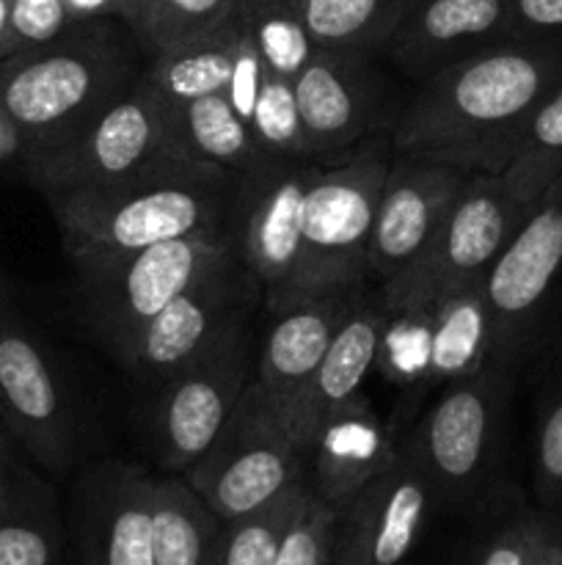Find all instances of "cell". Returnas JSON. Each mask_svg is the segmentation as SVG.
Wrapping results in <instances>:
<instances>
[{"instance_id":"obj_1","label":"cell","mask_w":562,"mask_h":565,"mask_svg":"<svg viewBox=\"0 0 562 565\" xmlns=\"http://www.w3.org/2000/svg\"><path fill=\"white\" fill-rule=\"evenodd\" d=\"M562 83V39H507L444 66L391 127V149L499 177L538 105Z\"/></svg>"},{"instance_id":"obj_2","label":"cell","mask_w":562,"mask_h":565,"mask_svg":"<svg viewBox=\"0 0 562 565\" xmlns=\"http://www.w3.org/2000/svg\"><path fill=\"white\" fill-rule=\"evenodd\" d=\"M246 177L191 158H165L105 188L50 196L72 265L176 237L240 226Z\"/></svg>"},{"instance_id":"obj_3","label":"cell","mask_w":562,"mask_h":565,"mask_svg":"<svg viewBox=\"0 0 562 565\" xmlns=\"http://www.w3.org/2000/svg\"><path fill=\"white\" fill-rule=\"evenodd\" d=\"M141 72L116 28L77 22L64 36L0 61V119L28 160L80 130L130 92Z\"/></svg>"},{"instance_id":"obj_4","label":"cell","mask_w":562,"mask_h":565,"mask_svg":"<svg viewBox=\"0 0 562 565\" xmlns=\"http://www.w3.org/2000/svg\"><path fill=\"white\" fill-rule=\"evenodd\" d=\"M237 252H242L240 226H231L72 265L83 318L121 362L182 290Z\"/></svg>"},{"instance_id":"obj_5","label":"cell","mask_w":562,"mask_h":565,"mask_svg":"<svg viewBox=\"0 0 562 565\" xmlns=\"http://www.w3.org/2000/svg\"><path fill=\"white\" fill-rule=\"evenodd\" d=\"M395 160L389 136H372L323 160L303 215V259L295 303L369 279V235L386 174Z\"/></svg>"},{"instance_id":"obj_6","label":"cell","mask_w":562,"mask_h":565,"mask_svg":"<svg viewBox=\"0 0 562 565\" xmlns=\"http://www.w3.org/2000/svg\"><path fill=\"white\" fill-rule=\"evenodd\" d=\"M527 210L529 204L518 202L501 177L468 174L428 248L402 274L380 285L386 309H430L485 281L490 265L516 235Z\"/></svg>"},{"instance_id":"obj_7","label":"cell","mask_w":562,"mask_h":565,"mask_svg":"<svg viewBox=\"0 0 562 565\" xmlns=\"http://www.w3.org/2000/svg\"><path fill=\"white\" fill-rule=\"evenodd\" d=\"M165 158H182L174 121L141 72L130 92L99 110L80 130L28 158L25 171L50 199L116 185Z\"/></svg>"},{"instance_id":"obj_8","label":"cell","mask_w":562,"mask_h":565,"mask_svg":"<svg viewBox=\"0 0 562 565\" xmlns=\"http://www.w3.org/2000/svg\"><path fill=\"white\" fill-rule=\"evenodd\" d=\"M303 472L301 445L251 381L213 447L182 478L226 524L303 483Z\"/></svg>"},{"instance_id":"obj_9","label":"cell","mask_w":562,"mask_h":565,"mask_svg":"<svg viewBox=\"0 0 562 565\" xmlns=\"http://www.w3.org/2000/svg\"><path fill=\"white\" fill-rule=\"evenodd\" d=\"M251 340L246 320L231 326L209 351L163 381L152 434L160 463L187 472L213 447L251 384Z\"/></svg>"},{"instance_id":"obj_10","label":"cell","mask_w":562,"mask_h":565,"mask_svg":"<svg viewBox=\"0 0 562 565\" xmlns=\"http://www.w3.org/2000/svg\"><path fill=\"white\" fill-rule=\"evenodd\" d=\"M510 395V367L488 362L446 381L413 434L411 452L435 491L466 494L488 469Z\"/></svg>"},{"instance_id":"obj_11","label":"cell","mask_w":562,"mask_h":565,"mask_svg":"<svg viewBox=\"0 0 562 565\" xmlns=\"http://www.w3.org/2000/svg\"><path fill=\"white\" fill-rule=\"evenodd\" d=\"M562 276V177L523 215L483 281L490 312V362L510 367Z\"/></svg>"},{"instance_id":"obj_12","label":"cell","mask_w":562,"mask_h":565,"mask_svg":"<svg viewBox=\"0 0 562 565\" xmlns=\"http://www.w3.org/2000/svg\"><path fill=\"white\" fill-rule=\"evenodd\" d=\"M0 425L33 463L64 475L75 458L69 397L47 348L0 290Z\"/></svg>"},{"instance_id":"obj_13","label":"cell","mask_w":562,"mask_h":565,"mask_svg":"<svg viewBox=\"0 0 562 565\" xmlns=\"http://www.w3.org/2000/svg\"><path fill=\"white\" fill-rule=\"evenodd\" d=\"M262 287L248 270L242 252L198 276L147 329L138 334L121 364L138 379L165 381L215 345L231 326L246 320Z\"/></svg>"},{"instance_id":"obj_14","label":"cell","mask_w":562,"mask_h":565,"mask_svg":"<svg viewBox=\"0 0 562 565\" xmlns=\"http://www.w3.org/2000/svg\"><path fill=\"white\" fill-rule=\"evenodd\" d=\"M323 160L273 158L246 177L240 248L270 312L295 303L306 199Z\"/></svg>"},{"instance_id":"obj_15","label":"cell","mask_w":562,"mask_h":565,"mask_svg":"<svg viewBox=\"0 0 562 565\" xmlns=\"http://www.w3.org/2000/svg\"><path fill=\"white\" fill-rule=\"evenodd\" d=\"M367 58L317 47L292 81L312 158H339L380 136L375 127L386 114V88Z\"/></svg>"},{"instance_id":"obj_16","label":"cell","mask_w":562,"mask_h":565,"mask_svg":"<svg viewBox=\"0 0 562 565\" xmlns=\"http://www.w3.org/2000/svg\"><path fill=\"white\" fill-rule=\"evenodd\" d=\"M466 177L452 166L395 152L369 235V276L386 285L428 248Z\"/></svg>"},{"instance_id":"obj_17","label":"cell","mask_w":562,"mask_h":565,"mask_svg":"<svg viewBox=\"0 0 562 565\" xmlns=\"http://www.w3.org/2000/svg\"><path fill=\"white\" fill-rule=\"evenodd\" d=\"M433 483L408 450L339 508L336 550L361 565H402L422 535Z\"/></svg>"},{"instance_id":"obj_18","label":"cell","mask_w":562,"mask_h":565,"mask_svg":"<svg viewBox=\"0 0 562 565\" xmlns=\"http://www.w3.org/2000/svg\"><path fill=\"white\" fill-rule=\"evenodd\" d=\"M154 478L125 461L99 463L77 486V565H154Z\"/></svg>"},{"instance_id":"obj_19","label":"cell","mask_w":562,"mask_h":565,"mask_svg":"<svg viewBox=\"0 0 562 565\" xmlns=\"http://www.w3.org/2000/svg\"><path fill=\"white\" fill-rule=\"evenodd\" d=\"M361 290L364 285L342 287V290L323 292V296L306 298V301L290 303L273 312V323L259 348L253 384L270 403V408L279 414L287 430L331 340L347 312L356 307Z\"/></svg>"},{"instance_id":"obj_20","label":"cell","mask_w":562,"mask_h":565,"mask_svg":"<svg viewBox=\"0 0 562 565\" xmlns=\"http://www.w3.org/2000/svg\"><path fill=\"white\" fill-rule=\"evenodd\" d=\"M512 39L510 0H419L383 53L406 75L428 81L444 66Z\"/></svg>"},{"instance_id":"obj_21","label":"cell","mask_w":562,"mask_h":565,"mask_svg":"<svg viewBox=\"0 0 562 565\" xmlns=\"http://www.w3.org/2000/svg\"><path fill=\"white\" fill-rule=\"evenodd\" d=\"M397 450L400 447H395L391 434L361 392L320 417L309 434L303 458L312 483L306 486L317 500L339 511L364 483L389 467Z\"/></svg>"},{"instance_id":"obj_22","label":"cell","mask_w":562,"mask_h":565,"mask_svg":"<svg viewBox=\"0 0 562 565\" xmlns=\"http://www.w3.org/2000/svg\"><path fill=\"white\" fill-rule=\"evenodd\" d=\"M389 315L380 292L367 296V290H361L356 307L342 320L306 395L290 419V436L301 445V450L320 417L361 395L364 381L380 359Z\"/></svg>"},{"instance_id":"obj_23","label":"cell","mask_w":562,"mask_h":565,"mask_svg":"<svg viewBox=\"0 0 562 565\" xmlns=\"http://www.w3.org/2000/svg\"><path fill=\"white\" fill-rule=\"evenodd\" d=\"M419 312L424 315L428 331L413 381L446 384L490 362V312L483 281Z\"/></svg>"},{"instance_id":"obj_24","label":"cell","mask_w":562,"mask_h":565,"mask_svg":"<svg viewBox=\"0 0 562 565\" xmlns=\"http://www.w3.org/2000/svg\"><path fill=\"white\" fill-rule=\"evenodd\" d=\"M61 546L64 533L53 489L14 461L0 505V565H58Z\"/></svg>"},{"instance_id":"obj_25","label":"cell","mask_w":562,"mask_h":565,"mask_svg":"<svg viewBox=\"0 0 562 565\" xmlns=\"http://www.w3.org/2000/svg\"><path fill=\"white\" fill-rule=\"evenodd\" d=\"M237 36H240V14L215 33L149 58L143 81L158 94L169 114L193 99L226 92L235 72Z\"/></svg>"},{"instance_id":"obj_26","label":"cell","mask_w":562,"mask_h":565,"mask_svg":"<svg viewBox=\"0 0 562 565\" xmlns=\"http://www.w3.org/2000/svg\"><path fill=\"white\" fill-rule=\"evenodd\" d=\"M224 522L185 478L154 480L152 561L154 565H218Z\"/></svg>"},{"instance_id":"obj_27","label":"cell","mask_w":562,"mask_h":565,"mask_svg":"<svg viewBox=\"0 0 562 565\" xmlns=\"http://www.w3.org/2000/svg\"><path fill=\"white\" fill-rule=\"evenodd\" d=\"M171 121L182 158L224 166L242 177L273 160L264 154L253 130L242 121L224 92L182 105L171 114Z\"/></svg>"},{"instance_id":"obj_28","label":"cell","mask_w":562,"mask_h":565,"mask_svg":"<svg viewBox=\"0 0 562 565\" xmlns=\"http://www.w3.org/2000/svg\"><path fill=\"white\" fill-rule=\"evenodd\" d=\"M419 0H295L314 47L336 53H383Z\"/></svg>"},{"instance_id":"obj_29","label":"cell","mask_w":562,"mask_h":565,"mask_svg":"<svg viewBox=\"0 0 562 565\" xmlns=\"http://www.w3.org/2000/svg\"><path fill=\"white\" fill-rule=\"evenodd\" d=\"M240 14V0H125L119 20L149 55L169 53L215 33Z\"/></svg>"},{"instance_id":"obj_30","label":"cell","mask_w":562,"mask_h":565,"mask_svg":"<svg viewBox=\"0 0 562 565\" xmlns=\"http://www.w3.org/2000/svg\"><path fill=\"white\" fill-rule=\"evenodd\" d=\"M499 177L521 204H532L562 177V83L538 105Z\"/></svg>"},{"instance_id":"obj_31","label":"cell","mask_w":562,"mask_h":565,"mask_svg":"<svg viewBox=\"0 0 562 565\" xmlns=\"http://www.w3.org/2000/svg\"><path fill=\"white\" fill-rule=\"evenodd\" d=\"M312 497V489L303 480L259 511L226 522L220 530L218 565H275L287 533Z\"/></svg>"},{"instance_id":"obj_32","label":"cell","mask_w":562,"mask_h":565,"mask_svg":"<svg viewBox=\"0 0 562 565\" xmlns=\"http://www.w3.org/2000/svg\"><path fill=\"white\" fill-rule=\"evenodd\" d=\"M240 14L257 42L264 66L287 81H295L301 66L317 50L298 14L295 0H264L257 6H242Z\"/></svg>"},{"instance_id":"obj_33","label":"cell","mask_w":562,"mask_h":565,"mask_svg":"<svg viewBox=\"0 0 562 565\" xmlns=\"http://www.w3.org/2000/svg\"><path fill=\"white\" fill-rule=\"evenodd\" d=\"M251 130L268 158H312L292 81L275 75L268 66L262 72V86L253 103Z\"/></svg>"},{"instance_id":"obj_34","label":"cell","mask_w":562,"mask_h":565,"mask_svg":"<svg viewBox=\"0 0 562 565\" xmlns=\"http://www.w3.org/2000/svg\"><path fill=\"white\" fill-rule=\"evenodd\" d=\"M339 511L312 497L287 533L275 565H334Z\"/></svg>"},{"instance_id":"obj_35","label":"cell","mask_w":562,"mask_h":565,"mask_svg":"<svg viewBox=\"0 0 562 565\" xmlns=\"http://www.w3.org/2000/svg\"><path fill=\"white\" fill-rule=\"evenodd\" d=\"M534 472L545 500H562V373L551 384L538 417L534 434Z\"/></svg>"},{"instance_id":"obj_36","label":"cell","mask_w":562,"mask_h":565,"mask_svg":"<svg viewBox=\"0 0 562 565\" xmlns=\"http://www.w3.org/2000/svg\"><path fill=\"white\" fill-rule=\"evenodd\" d=\"M72 25L77 22L72 20L64 0H9L11 55L20 50L42 47L64 36Z\"/></svg>"},{"instance_id":"obj_37","label":"cell","mask_w":562,"mask_h":565,"mask_svg":"<svg viewBox=\"0 0 562 565\" xmlns=\"http://www.w3.org/2000/svg\"><path fill=\"white\" fill-rule=\"evenodd\" d=\"M556 541L540 522L523 519L488 541L477 565H549Z\"/></svg>"},{"instance_id":"obj_38","label":"cell","mask_w":562,"mask_h":565,"mask_svg":"<svg viewBox=\"0 0 562 565\" xmlns=\"http://www.w3.org/2000/svg\"><path fill=\"white\" fill-rule=\"evenodd\" d=\"M512 39H562V0H510Z\"/></svg>"},{"instance_id":"obj_39","label":"cell","mask_w":562,"mask_h":565,"mask_svg":"<svg viewBox=\"0 0 562 565\" xmlns=\"http://www.w3.org/2000/svg\"><path fill=\"white\" fill-rule=\"evenodd\" d=\"M75 22H91V20H108V17H119L121 3L125 0H64Z\"/></svg>"},{"instance_id":"obj_40","label":"cell","mask_w":562,"mask_h":565,"mask_svg":"<svg viewBox=\"0 0 562 565\" xmlns=\"http://www.w3.org/2000/svg\"><path fill=\"white\" fill-rule=\"evenodd\" d=\"M11 467H14V456H11L9 434H6V430L0 428V505H3V500H6V489H9Z\"/></svg>"},{"instance_id":"obj_41","label":"cell","mask_w":562,"mask_h":565,"mask_svg":"<svg viewBox=\"0 0 562 565\" xmlns=\"http://www.w3.org/2000/svg\"><path fill=\"white\" fill-rule=\"evenodd\" d=\"M11 55V28H9V0H0V61Z\"/></svg>"},{"instance_id":"obj_42","label":"cell","mask_w":562,"mask_h":565,"mask_svg":"<svg viewBox=\"0 0 562 565\" xmlns=\"http://www.w3.org/2000/svg\"><path fill=\"white\" fill-rule=\"evenodd\" d=\"M334 565H361V563H358V561H356V557L345 555V552L334 550Z\"/></svg>"},{"instance_id":"obj_43","label":"cell","mask_w":562,"mask_h":565,"mask_svg":"<svg viewBox=\"0 0 562 565\" xmlns=\"http://www.w3.org/2000/svg\"><path fill=\"white\" fill-rule=\"evenodd\" d=\"M549 565H562V544H554V552H551Z\"/></svg>"},{"instance_id":"obj_44","label":"cell","mask_w":562,"mask_h":565,"mask_svg":"<svg viewBox=\"0 0 562 565\" xmlns=\"http://www.w3.org/2000/svg\"><path fill=\"white\" fill-rule=\"evenodd\" d=\"M257 3H264V0H240V9L242 6H257Z\"/></svg>"},{"instance_id":"obj_45","label":"cell","mask_w":562,"mask_h":565,"mask_svg":"<svg viewBox=\"0 0 562 565\" xmlns=\"http://www.w3.org/2000/svg\"><path fill=\"white\" fill-rule=\"evenodd\" d=\"M0 428H3V425H0Z\"/></svg>"}]
</instances>
